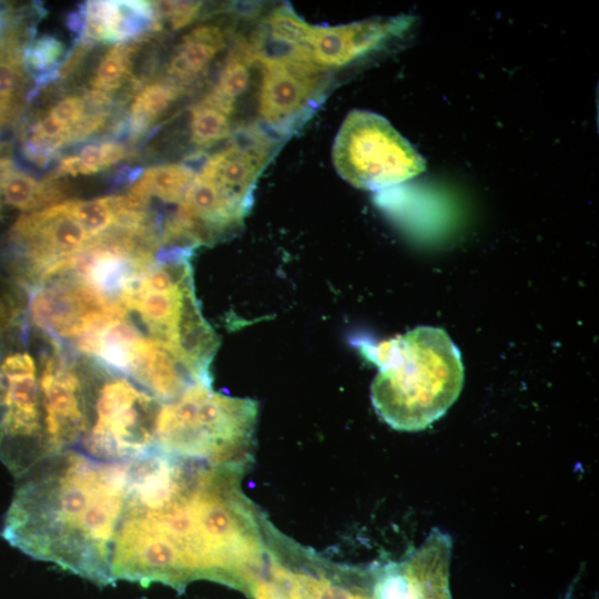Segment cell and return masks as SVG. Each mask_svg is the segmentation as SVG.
<instances>
[{"mask_svg": "<svg viewBox=\"0 0 599 599\" xmlns=\"http://www.w3.org/2000/svg\"><path fill=\"white\" fill-rule=\"evenodd\" d=\"M65 26L73 34L74 41H81L85 28V2L78 4L65 18Z\"/></svg>", "mask_w": 599, "mask_h": 599, "instance_id": "obj_26", "label": "cell"}, {"mask_svg": "<svg viewBox=\"0 0 599 599\" xmlns=\"http://www.w3.org/2000/svg\"><path fill=\"white\" fill-rule=\"evenodd\" d=\"M251 39L261 71L257 115L265 129L282 138L298 129L321 102L325 70L297 52L267 50Z\"/></svg>", "mask_w": 599, "mask_h": 599, "instance_id": "obj_9", "label": "cell"}, {"mask_svg": "<svg viewBox=\"0 0 599 599\" xmlns=\"http://www.w3.org/2000/svg\"><path fill=\"white\" fill-rule=\"evenodd\" d=\"M67 59L65 44L53 34H41L32 40L26 53V68L30 75L38 77L61 67Z\"/></svg>", "mask_w": 599, "mask_h": 599, "instance_id": "obj_20", "label": "cell"}, {"mask_svg": "<svg viewBox=\"0 0 599 599\" xmlns=\"http://www.w3.org/2000/svg\"><path fill=\"white\" fill-rule=\"evenodd\" d=\"M91 242L61 202L23 213L8 233L11 266L24 288L45 280Z\"/></svg>", "mask_w": 599, "mask_h": 599, "instance_id": "obj_10", "label": "cell"}, {"mask_svg": "<svg viewBox=\"0 0 599 599\" xmlns=\"http://www.w3.org/2000/svg\"><path fill=\"white\" fill-rule=\"evenodd\" d=\"M0 402H1V376H0ZM0 438H1V430H0Z\"/></svg>", "mask_w": 599, "mask_h": 599, "instance_id": "obj_29", "label": "cell"}, {"mask_svg": "<svg viewBox=\"0 0 599 599\" xmlns=\"http://www.w3.org/2000/svg\"><path fill=\"white\" fill-rule=\"evenodd\" d=\"M51 115L72 128L85 114L83 98L70 94L59 100L49 111Z\"/></svg>", "mask_w": 599, "mask_h": 599, "instance_id": "obj_22", "label": "cell"}, {"mask_svg": "<svg viewBox=\"0 0 599 599\" xmlns=\"http://www.w3.org/2000/svg\"><path fill=\"white\" fill-rule=\"evenodd\" d=\"M337 173L353 186L380 191L425 171V161L383 116L365 110L351 111L333 145Z\"/></svg>", "mask_w": 599, "mask_h": 599, "instance_id": "obj_7", "label": "cell"}, {"mask_svg": "<svg viewBox=\"0 0 599 599\" xmlns=\"http://www.w3.org/2000/svg\"><path fill=\"white\" fill-rule=\"evenodd\" d=\"M136 49L138 44L133 42H120L109 49L90 79L91 89L112 93L129 80L133 89H136L132 73Z\"/></svg>", "mask_w": 599, "mask_h": 599, "instance_id": "obj_19", "label": "cell"}, {"mask_svg": "<svg viewBox=\"0 0 599 599\" xmlns=\"http://www.w3.org/2000/svg\"><path fill=\"white\" fill-rule=\"evenodd\" d=\"M129 461L68 449L21 475L2 536L28 556L99 586L113 585L111 560L124 509Z\"/></svg>", "mask_w": 599, "mask_h": 599, "instance_id": "obj_2", "label": "cell"}, {"mask_svg": "<svg viewBox=\"0 0 599 599\" xmlns=\"http://www.w3.org/2000/svg\"><path fill=\"white\" fill-rule=\"evenodd\" d=\"M235 106L211 93L191 109V141L197 148H211L229 138Z\"/></svg>", "mask_w": 599, "mask_h": 599, "instance_id": "obj_17", "label": "cell"}, {"mask_svg": "<svg viewBox=\"0 0 599 599\" xmlns=\"http://www.w3.org/2000/svg\"><path fill=\"white\" fill-rule=\"evenodd\" d=\"M243 473L156 448L129 461L113 582L183 591L207 579L247 593L266 561L273 526L242 493Z\"/></svg>", "mask_w": 599, "mask_h": 599, "instance_id": "obj_1", "label": "cell"}, {"mask_svg": "<svg viewBox=\"0 0 599 599\" xmlns=\"http://www.w3.org/2000/svg\"><path fill=\"white\" fill-rule=\"evenodd\" d=\"M55 174L63 176V175H71V176H78V175H91L85 165L82 163V161L79 159L78 155H67L63 156L57 166Z\"/></svg>", "mask_w": 599, "mask_h": 599, "instance_id": "obj_27", "label": "cell"}, {"mask_svg": "<svg viewBox=\"0 0 599 599\" xmlns=\"http://www.w3.org/2000/svg\"><path fill=\"white\" fill-rule=\"evenodd\" d=\"M21 307L9 292L0 291V335L9 332L21 318Z\"/></svg>", "mask_w": 599, "mask_h": 599, "instance_id": "obj_24", "label": "cell"}, {"mask_svg": "<svg viewBox=\"0 0 599 599\" xmlns=\"http://www.w3.org/2000/svg\"><path fill=\"white\" fill-rule=\"evenodd\" d=\"M192 250L163 247L123 292L120 305L136 314L145 334L175 356L200 382L211 383L219 338L194 293Z\"/></svg>", "mask_w": 599, "mask_h": 599, "instance_id": "obj_4", "label": "cell"}, {"mask_svg": "<svg viewBox=\"0 0 599 599\" xmlns=\"http://www.w3.org/2000/svg\"><path fill=\"white\" fill-rule=\"evenodd\" d=\"M257 405L197 383L162 402L154 447L213 466L245 469L252 458Z\"/></svg>", "mask_w": 599, "mask_h": 599, "instance_id": "obj_5", "label": "cell"}, {"mask_svg": "<svg viewBox=\"0 0 599 599\" xmlns=\"http://www.w3.org/2000/svg\"><path fill=\"white\" fill-rule=\"evenodd\" d=\"M87 383V425L77 450L105 463L130 461L155 445L161 403L128 377Z\"/></svg>", "mask_w": 599, "mask_h": 599, "instance_id": "obj_6", "label": "cell"}, {"mask_svg": "<svg viewBox=\"0 0 599 599\" xmlns=\"http://www.w3.org/2000/svg\"><path fill=\"white\" fill-rule=\"evenodd\" d=\"M194 172L184 163H169L148 167L129 189L130 194L150 204L155 200L171 207V215L181 202Z\"/></svg>", "mask_w": 599, "mask_h": 599, "instance_id": "obj_15", "label": "cell"}, {"mask_svg": "<svg viewBox=\"0 0 599 599\" xmlns=\"http://www.w3.org/2000/svg\"><path fill=\"white\" fill-rule=\"evenodd\" d=\"M143 174V169L140 166H121L113 176V183L122 186L126 184H134Z\"/></svg>", "mask_w": 599, "mask_h": 599, "instance_id": "obj_28", "label": "cell"}, {"mask_svg": "<svg viewBox=\"0 0 599 599\" xmlns=\"http://www.w3.org/2000/svg\"><path fill=\"white\" fill-rule=\"evenodd\" d=\"M0 457L22 475L47 457L37 366L28 351L0 359Z\"/></svg>", "mask_w": 599, "mask_h": 599, "instance_id": "obj_8", "label": "cell"}, {"mask_svg": "<svg viewBox=\"0 0 599 599\" xmlns=\"http://www.w3.org/2000/svg\"><path fill=\"white\" fill-rule=\"evenodd\" d=\"M77 155L85 165L90 174H95L104 170L101 143L87 144Z\"/></svg>", "mask_w": 599, "mask_h": 599, "instance_id": "obj_25", "label": "cell"}, {"mask_svg": "<svg viewBox=\"0 0 599 599\" xmlns=\"http://www.w3.org/2000/svg\"><path fill=\"white\" fill-rule=\"evenodd\" d=\"M62 207L80 223L93 241L115 229L122 206V195H108L92 200H69Z\"/></svg>", "mask_w": 599, "mask_h": 599, "instance_id": "obj_18", "label": "cell"}, {"mask_svg": "<svg viewBox=\"0 0 599 599\" xmlns=\"http://www.w3.org/2000/svg\"><path fill=\"white\" fill-rule=\"evenodd\" d=\"M161 24H169L172 30L186 27L200 14L202 2L199 1H152Z\"/></svg>", "mask_w": 599, "mask_h": 599, "instance_id": "obj_21", "label": "cell"}, {"mask_svg": "<svg viewBox=\"0 0 599 599\" xmlns=\"http://www.w3.org/2000/svg\"><path fill=\"white\" fill-rule=\"evenodd\" d=\"M52 346L39 373L47 457L77 449L87 425V383L65 349Z\"/></svg>", "mask_w": 599, "mask_h": 599, "instance_id": "obj_11", "label": "cell"}, {"mask_svg": "<svg viewBox=\"0 0 599 599\" xmlns=\"http://www.w3.org/2000/svg\"><path fill=\"white\" fill-rule=\"evenodd\" d=\"M183 91V87L167 80L143 85L134 97L126 119L123 120L124 133L131 142L142 138Z\"/></svg>", "mask_w": 599, "mask_h": 599, "instance_id": "obj_16", "label": "cell"}, {"mask_svg": "<svg viewBox=\"0 0 599 599\" xmlns=\"http://www.w3.org/2000/svg\"><path fill=\"white\" fill-rule=\"evenodd\" d=\"M359 351L378 367L370 397L376 413L394 429H425L461 392L460 352L441 328L419 326L378 344L361 342Z\"/></svg>", "mask_w": 599, "mask_h": 599, "instance_id": "obj_3", "label": "cell"}, {"mask_svg": "<svg viewBox=\"0 0 599 599\" xmlns=\"http://www.w3.org/2000/svg\"><path fill=\"white\" fill-rule=\"evenodd\" d=\"M229 32L215 22L201 23L185 33L166 65L167 81L183 87L200 77L225 49Z\"/></svg>", "mask_w": 599, "mask_h": 599, "instance_id": "obj_14", "label": "cell"}, {"mask_svg": "<svg viewBox=\"0 0 599 599\" xmlns=\"http://www.w3.org/2000/svg\"><path fill=\"white\" fill-rule=\"evenodd\" d=\"M415 18H377L334 27L311 26L305 57L318 68H343L369 58L400 40Z\"/></svg>", "mask_w": 599, "mask_h": 599, "instance_id": "obj_12", "label": "cell"}, {"mask_svg": "<svg viewBox=\"0 0 599 599\" xmlns=\"http://www.w3.org/2000/svg\"><path fill=\"white\" fill-rule=\"evenodd\" d=\"M110 111L85 112L84 116L70 129L69 144L80 142L99 132L106 124Z\"/></svg>", "mask_w": 599, "mask_h": 599, "instance_id": "obj_23", "label": "cell"}, {"mask_svg": "<svg viewBox=\"0 0 599 599\" xmlns=\"http://www.w3.org/2000/svg\"><path fill=\"white\" fill-rule=\"evenodd\" d=\"M27 13L22 9L0 34V120L6 128L20 118L27 103L30 74L26 68V53L34 34L32 23H27Z\"/></svg>", "mask_w": 599, "mask_h": 599, "instance_id": "obj_13", "label": "cell"}]
</instances>
